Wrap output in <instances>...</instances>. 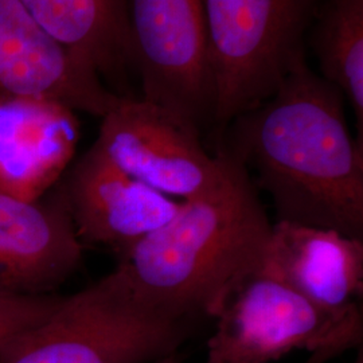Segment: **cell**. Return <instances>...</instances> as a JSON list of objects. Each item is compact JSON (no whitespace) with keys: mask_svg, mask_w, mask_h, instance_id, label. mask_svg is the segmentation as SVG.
I'll return each mask as SVG.
<instances>
[{"mask_svg":"<svg viewBox=\"0 0 363 363\" xmlns=\"http://www.w3.org/2000/svg\"><path fill=\"white\" fill-rule=\"evenodd\" d=\"M345 103L303 55L268 99L217 133V151L269 194L277 220L363 240V142Z\"/></svg>","mask_w":363,"mask_h":363,"instance_id":"6da1fadb","label":"cell"},{"mask_svg":"<svg viewBox=\"0 0 363 363\" xmlns=\"http://www.w3.org/2000/svg\"><path fill=\"white\" fill-rule=\"evenodd\" d=\"M271 230L259 189L232 159L218 186L182 201L169 222L117 257L116 268L157 310L191 322L213 318L228 292L259 269Z\"/></svg>","mask_w":363,"mask_h":363,"instance_id":"7a4b0ae2","label":"cell"},{"mask_svg":"<svg viewBox=\"0 0 363 363\" xmlns=\"http://www.w3.org/2000/svg\"><path fill=\"white\" fill-rule=\"evenodd\" d=\"M194 322L148 304L118 268L61 298L0 349V363H152L177 354Z\"/></svg>","mask_w":363,"mask_h":363,"instance_id":"3957f363","label":"cell"},{"mask_svg":"<svg viewBox=\"0 0 363 363\" xmlns=\"http://www.w3.org/2000/svg\"><path fill=\"white\" fill-rule=\"evenodd\" d=\"M322 0H203L216 91L214 128L268 99L306 55Z\"/></svg>","mask_w":363,"mask_h":363,"instance_id":"277c9868","label":"cell"},{"mask_svg":"<svg viewBox=\"0 0 363 363\" xmlns=\"http://www.w3.org/2000/svg\"><path fill=\"white\" fill-rule=\"evenodd\" d=\"M213 318L206 363H272L292 351L362 346L361 306L325 311L261 269L240 280Z\"/></svg>","mask_w":363,"mask_h":363,"instance_id":"5b68a950","label":"cell"},{"mask_svg":"<svg viewBox=\"0 0 363 363\" xmlns=\"http://www.w3.org/2000/svg\"><path fill=\"white\" fill-rule=\"evenodd\" d=\"M128 62L145 101L202 133L214 127L216 91L203 0H125Z\"/></svg>","mask_w":363,"mask_h":363,"instance_id":"8992f818","label":"cell"},{"mask_svg":"<svg viewBox=\"0 0 363 363\" xmlns=\"http://www.w3.org/2000/svg\"><path fill=\"white\" fill-rule=\"evenodd\" d=\"M93 145L133 179L182 201L213 190L232 166L226 154L208 152L191 124L135 97H118Z\"/></svg>","mask_w":363,"mask_h":363,"instance_id":"52a82bcc","label":"cell"},{"mask_svg":"<svg viewBox=\"0 0 363 363\" xmlns=\"http://www.w3.org/2000/svg\"><path fill=\"white\" fill-rule=\"evenodd\" d=\"M23 96L52 100L100 118L120 97L18 0H0V99Z\"/></svg>","mask_w":363,"mask_h":363,"instance_id":"ba28073f","label":"cell"},{"mask_svg":"<svg viewBox=\"0 0 363 363\" xmlns=\"http://www.w3.org/2000/svg\"><path fill=\"white\" fill-rule=\"evenodd\" d=\"M60 189L84 247H105L117 257L169 222L182 203L117 169L94 145Z\"/></svg>","mask_w":363,"mask_h":363,"instance_id":"9c48e42d","label":"cell"},{"mask_svg":"<svg viewBox=\"0 0 363 363\" xmlns=\"http://www.w3.org/2000/svg\"><path fill=\"white\" fill-rule=\"evenodd\" d=\"M82 250L60 186L37 201L0 193V294L49 295L77 271Z\"/></svg>","mask_w":363,"mask_h":363,"instance_id":"30bf717a","label":"cell"},{"mask_svg":"<svg viewBox=\"0 0 363 363\" xmlns=\"http://www.w3.org/2000/svg\"><path fill=\"white\" fill-rule=\"evenodd\" d=\"M79 138L76 112L40 97L0 99V193L37 201L72 162Z\"/></svg>","mask_w":363,"mask_h":363,"instance_id":"8fae6325","label":"cell"},{"mask_svg":"<svg viewBox=\"0 0 363 363\" xmlns=\"http://www.w3.org/2000/svg\"><path fill=\"white\" fill-rule=\"evenodd\" d=\"M259 269L325 311H350L362 298L363 240L277 220Z\"/></svg>","mask_w":363,"mask_h":363,"instance_id":"7c38bea8","label":"cell"},{"mask_svg":"<svg viewBox=\"0 0 363 363\" xmlns=\"http://www.w3.org/2000/svg\"><path fill=\"white\" fill-rule=\"evenodd\" d=\"M40 26L103 77L128 62L125 0H18Z\"/></svg>","mask_w":363,"mask_h":363,"instance_id":"4fadbf2b","label":"cell"},{"mask_svg":"<svg viewBox=\"0 0 363 363\" xmlns=\"http://www.w3.org/2000/svg\"><path fill=\"white\" fill-rule=\"evenodd\" d=\"M307 35L319 76L349 103L363 140V0H322Z\"/></svg>","mask_w":363,"mask_h":363,"instance_id":"5bb4252c","label":"cell"},{"mask_svg":"<svg viewBox=\"0 0 363 363\" xmlns=\"http://www.w3.org/2000/svg\"><path fill=\"white\" fill-rule=\"evenodd\" d=\"M61 298L43 296H13L0 294V349L13 337L38 325L60 304Z\"/></svg>","mask_w":363,"mask_h":363,"instance_id":"9a60e30c","label":"cell"},{"mask_svg":"<svg viewBox=\"0 0 363 363\" xmlns=\"http://www.w3.org/2000/svg\"><path fill=\"white\" fill-rule=\"evenodd\" d=\"M342 352H345V351L339 347H325V349L311 352V357L306 361V363H325L337 355H340Z\"/></svg>","mask_w":363,"mask_h":363,"instance_id":"2e32d148","label":"cell"},{"mask_svg":"<svg viewBox=\"0 0 363 363\" xmlns=\"http://www.w3.org/2000/svg\"><path fill=\"white\" fill-rule=\"evenodd\" d=\"M152 363H179V359H178L177 354H172V355H169L166 358H162V359Z\"/></svg>","mask_w":363,"mask_h":363,"instance_id":"e0dca14e","label":"cell"},{"mask_svg":"<svg viewBox=\"0 0 363 363\" xmlns=\"http://www.w3.org/2000/svg\"><path fill=\"white\" fill-rule=\"evenodd\" d=\"M354 363H363L362 349H359V355H358V358L354 361Z\"/></svg>","mask_w":363,"mask_h":363,"instance_id":"ac0fdd59","label":"cell"}]
</instances>
